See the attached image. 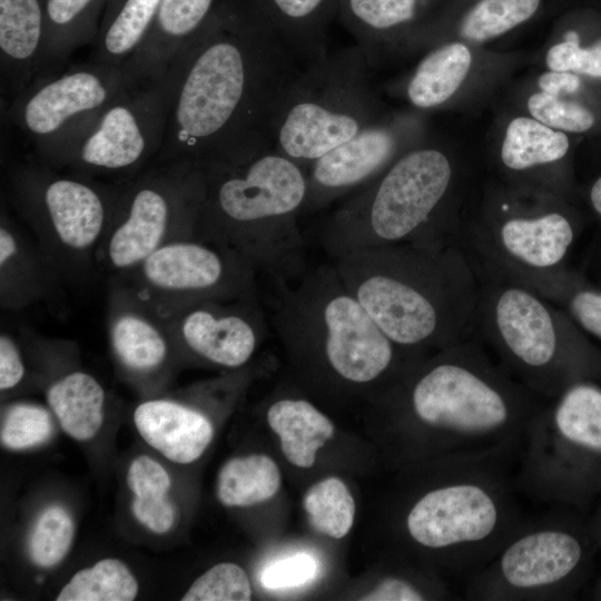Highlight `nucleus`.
Returning a JSON list of instances; mask_svg holds the SVG:
<instances>
[{
	"instance_id": "1",
	"label": "nucleus",
	"mask_w": 601,
	"mask_h": 601,
	"mask_svg": "<svg viewBox=\"0 0 601 601\" xmlns=\"http://www.w3.org/2000/svg\"><path fill=\"white\" fill-rule=\"evenodd\" d=\"M303 68L248 0H220L183 51L152 165L197 164L268 139L277 105Z\"/></svg>"
},
{
	"instance_id": "2",
	"label": "nucleus",
	"mask_w": 601,
	"mask_h": 601,
	"mask_svg": "<svg viewBox=\"0 0 601 601\" xmlns=\"http://www.w3.org/2000/svg\"><path fill=\"white\" fill-rule=\"evenodd\" d=\"M195 165L203 180L196 237L233 250L275 285L299 278L307 168L267 138Z\"/></svg>"
},
{
	"instance_id": "3",
	"label": "nucleus",
	"mask_w": 601,
	"mask_h": 601,
	"mask_svg": "<svg viewBox=\"0 0 601 601\" xmlns=\"http://www.w3.org/2000/svg\"><path fill=\"white\" fill-rule=\"evenodd\" d=\"M333 259L348 292L397 345L445 348L473 336L480 282L459 244L370 247Z\"/></svg>"
},
{
	"instance_id": "4",
	"label": "nucleus",
	"mask_w": 601,
	"mask_h": 601,
	"mask_svg": "<svg viewBox=\"0 0 601 601\" xmlns=\"http://www.w3.org/2000/svg\"><path fill=\"white\" fill-rule=\"evenodd\" d=\"M455 185L449 154L417 145L344 197L325 218L321 243L332 258L390 245H456L463 218L452 204Z\"/></svg>"
},
{
	"instance_id": "5",
	"label": "nucleus",
	"mask_w": 601,
	"mask_h": 601,
	"mask_svg": "<svg viewBox=\"0 0 601 601\" xmlns=\"http://www.w3.org/2000/svg\"><path fill=\"white\" fill-rule=\"evenodd\" d=\"M275 286L273 329L295 356L321 361L344 384H372L393 368L401 352L412 351L386 336L333 263Z\"/></svg>"
},
{
	"instance_id": "6",
	"label": "nucleus",
	"mask_w": 601,
	"mask_h": 601,
	"mask_svg": "<svg viewBox=\"0 0 601 601\" xmlns=\"http://www.w3.org/2000/svg\"><path fill=\"white\" fill-rule=\"evenodd\" d=\"M9 188L17 215L62 283L76 285L91 278L120 181H101L37 160L12 168Z\"/></svg>"
},
{
	"instance_id": "7",
	"label": "nucleus",
	"mask_w": 601,
	"mask_h": 601,
	"mask_svg": "<svg viewBox=\"0 0 601 601\" xmlns=\"http://www.w3.org/2000/svg\"><path fill=\"white\" fill-rule=\"evenodd\" d=\"M370 68L356 43L304 67L272 117V146L307 168L382 117Z\"/></svg>"
},
{
	"instance_id": "8",
	"label": "nucleus",
	"mask_w": 601,
	"mask_h": 601,
	"mask_svg": "<svg viewBox=\"0 0 601 601\" xmlns=\"http://www.w3.org/2000/svg\"><path fill=\"white\" fill-rule=\"evenodd\" d=\"M477 278L474 334L514 366L569 384L601 374V353L561 307L522 284Z\"/></svg>"
},
{
	"instance_id": "9",
	"label": "nucleus",
	"mask_w": 601,
	"mask_h": 601,
	"mask_svg": "<svg viewBox=\"0 0 601 601\" xmlns=\"http://www.w3.org/2000/svg\"><path fill=\"white\" fill-rule=\"evenodd\" d=\"M183 65V52L158 79L129 89L69 135L38 154L52 168L126 180L156 159Z\"/></svg>"
},
{
	"instance_id": "10",
	"label": "nucleus",
	"mask_w": 601,
	"mask_h": 601,
	"mask_svg": "<svg viewBox=\"0 0 601 601\" xmlns=\"http://www.w3.org/2000/svg\"><path fill=\"white\" fill-rule=\"evenodd\" d=\"M554 201L528 207L514 196L495 195L463 218L459 244L476 276L526 285L569 267L583 226L574 210Z\"/></svg>"
},
{
	"instance_id": "11",
	"label": "nucleus",
	"mask_w": 601,
	"mask_h": 601,
	"mask_svg": "<svg viewBox=\"0 0 601 601\" xmlns=\"http://www.w3.org/2000/svg\"><path fill=\"white\" fill-rule=\"evenodd\" d=\"M201 195V175L191 162L151 165L121 180L97 253V272L109 277L125 274L159 247L195 237Z\"/></svg>"
},
{
	"instance_id": "12",
	"label": "nucleus",
	"mask_w": 601,
	"mask_h": 601,
	"mask_svg": "<svg viewBox=\"0 0 601 601\" xmlns=\"http://www.w3.org/2000/svg\"><path fill=\"white\" fill-rule=\"evenodd\" d=\"M257 273L230 249L186 237L170 242L116 278L160 317L215 299L258 295Z\"/></svg>"
},
{
	"instance_id": "13",
	"label": "nucleus",
	"mask_w": 601,
	"mask_h": 601,
	"mask_svg": "<svg viewBox=\"0 0 601 601\" xmlns=\"http://www.w3.org/2000/svg\"><path fill=\"white\" fill-rule=\"evenodd\" d=\"M440 357L414 377L410 401L430 425L464 433L493 430L509 417L510 394L469 337L442 348Z\"/></svg>"
},
{
	"instance_id": "14",
	"label": "nucleus",
	"mask_w": 601,
	"mask_h": 601,
	"mask_svg": "<svg viewBox=\"0 0 601 601\" xmlns=\"http://www.w3.org/2000/svg\"><path fill=\"white\" fill-rule=\"evenodd\" d=\"M142 81L128 61L109 66L90 60L36 79L12 98L8 117L40 154Z\"/></svg>"
},
{
	"instance_id": "15",
	"label": "nucleus",
	"mask_w": 601,
	"mask_h": 601,
	"mask_svg": "<svg viewBox=\"0 0 601 601\" xmlns=\"http://www.w3.org/2000/svg\"><path fill=\"white\" fill-rule=\"evenodd\" d=\"M410 117H380L307 167L303 214L322 210L366 185L417 146V125Z\"/></svg>"
},
{
	"instance_id": "16",
	"label": "nucleus",
	"mask_w": 601,
	"mask_h": 601,
	"mask_svg": "<svg viewBox=\"0 0 601 601\" xmlns=\"http://www.w3.org/2000/svg\"><path fill=\"white\" fill-rule=\"evenodd\" d=\"M162 319L176 351L226 368L245 365L267 329L258 295L201 302Z\"/></svg>"
},
{
	"instance_id": "17",
	"label": "nucleus",
	"mask_w": 601,
	"mask_h": 601,
	"mask_svg": "<svg viewBox=\"0 0 601 601\" xmlns=\"http://www.w3.org/2000/svg\"><path fill=\"white\" fill-rule=\"evenodd\" d=\"M107 332L117 363L136 377H151L176 352L164 319L130 287L109 278Z\"/></svg>"
},
{
	"instance_id": "18",
	"label": "nucleus",
	"mask_w": 601,
	"mask_h": 601,
	"mask_svg": "<svg viewBox=\"0 0 601 601\" xmlns=\"http://www.w3.org/2000/svg\"><path fill=\"white\" fill-rule=\"evenodd\" d=\"M497 512L479 486L459 484L428 492L411 510L412 538L430 548H443L486 538L495 528Z\"/></svg>"
},
{
	"instance_id": "19",
	"label": "nucleus",
	"mask_w": 601,
	"mask_h": 601,
	"mask_svg": "<svg viewBox=\"0 0 601 601\" xmlns=\"http://www.w3.org/2000/svg\"><path fill=\"white\" fill-rule=\"evenodd\" d=\"M62 280L28 229L0 215V305L18 312L61 292Z\"/></svg>"
},
{
	"instance_id": "20",
	"label": "nucleus",
	"mask_w": 601,
	"mask_h": 601,
	"mask_svg": "<svg viewBox=\"0 0 601 601\" xmlns=\"http://www.w3.org/2000/svg\"><path fill=\"white\" fill-rule=\"evenodd\" d=\"M46 0H0L1 91L16 97L41 70Z\"/></svg>"
},
{
	"instance_id": "21",
	"label": "nucleus",
	"mask_w": 601,
	"mask_h": 601,
	"mask_svg": "<svg viewBox=\"0 0 601 601\" xmlns=\"http://www.w3.org/2000/svg\"><path fill=\"white\" fill-rule=\"evenodd\" d=\"M220 0H161L152 24L128 60L144 80L161 78L213 17Z\"/></svg>"
},
{
	"instance_id": "22",
	"label": "nucleus",
	"mask_w": 601,
	"mask_h": 601,
	"mask_svg": "<svg viewBox=\"0 0 601 601\" xmlns=\"http://www.w3.org/2000/svg\"><path fill=\"white\" fill-rule=\"evenodd\" d=\"M134 423L149 446L178 464L197 461L214 436L213 424L206 415L167 398L140 403L134 412Z\"/></svg>"
},
{
	"instance_id": "23",
	"label": "nucleus",
	"mask_w": 601,
	"mask_h": 601,
	"mask_svg": "<svg viewBox=\"0 0 601 601\" xmlns=\"http://www.w3.org/2000/svg\"><path fill=\"white\" fill-rule=\"evenodd\" d=\"M248 1L303 67L329 52L328 30L339 0Z\"/></svg>"
},
{
	"instance_id": "24",
	"label": "nucleus",
	"mask_w": 601,
	"mask_h": 601,
	"mask_svg": "<svg viewBox=\"0 0 601 601\" xmlns=\"http://www.w3.org/2000/svg\"><path fill=\"white\" fill-rule=\"evenodd\" d=\"M582 546L570 533L544 531L514 542L503 554L501 568L516 588H535L568 577L582 559Z\"/></svg>"
},
{
	"instance_id": "25",
	"label": "nucleus",
	"mask_w": 601,
	"mask_h": 601,
	"mask_svg": "<svg viewBox=\"0 0 601 601\" xmlns=\"http://www.w3.org/2000/svg\"><path fill=\"white\" fill-rule=\"evenodd\" d=\"M422 6L423 0H339L337 18L371 65L384 45L415 23Z\"/></svg>"
},
{
	"instance_id": "26",
	"label": "nucleus",
	"mask_w": 601,
	"mask_h": 601,
	"mask_svg": "<svg viewBox=\"0 0 601 601\" xmlns=\"http://www.w3.org/2000/svg\"><path fill=\"white\" fill-rule=\"evenodd\" d=\"M107 0H46V37L37 79L58 73L70 55L93 42Z\"/></svg>"
},
{
	"instance_id": "27",
	"label": "nucleus",
	"mask_w": 601,
	"mask_h": 601,
	"mask_svg": "<svg viewBox=\"0 0 601 601\" xmlns=\"http://www.w3.org/2000/svg\"><path fill=\"white\" fill-rule=\"evenodd\" d=\"M50 411L61 428L77 441H88L100 431L105 418L106 392L89 373L65 372L46 390Z\"/></svg>"
},
{
	"instance_id": "28",
	"label": "nucleus",
	"mask_w": 601,
	"mask_h": 601,
	"mask_svg": "<svg viewBox=\"0 0 601 601\" xmlns=\"http://www.w3.org/2000/svg\"><path fill=\"white\" fill-rule=\"evenodd\" d=\"M266 417L279 437L283 454L298 467H311L317 451L334 435L329 418L304 398L275 401Z\"/></svg>"
},
{
	"instance_id": "29",
	"label": "nucleus",
	"mask_w": 601,
	"mask_h": 601,
	"mask_svg": "<svg viewBox=\"0 0 601 601\" xmlns=\"http://www.w3.org/2000/svg\"><path fill=\"white\" fill-rule=\"evenodd\" d=\"M161 0H107L93 43L91 61L119 66L144 42Z\"/></svg>"
},
{
	"instance_id": "30",
	"label": "nucleus",
	"mask_w": 601,
	"mask_h": 601,
	"mask_svg": "<svg viewBox=\"0 0 601 601\" xmlns=\"http://www.w3.org/2000/svg\"><path fill=\"white\" fill-rule=\"evenodd\" d=\"M472 65V53L463 42L433 48L415 67L403 87L410 104L421 110L447 102L460 89Z\"/></svg>"
},
{
	"instance_id": "31",
	"label": "nucleus",
	"mask_w": 601,
	"mask_h": 601,
	"mask_svg": "<svg viewBox=\"0 0 601 601\" xmlns=\"http://www.w3.org/2000/svg\"><path fill=\"white\" fill-rule=\"evenodd\" d=\"M570 149L565 132L553 129L533 117L513 118L505 130L500 149L503 168L513 176L524 177L533 171L561 162Z\"/></svg>"
},
{
	"instance_id": "32",
	"label": "nucleus",
	"mask_w": 601,
	"mask_h": 601,
	"mask_svg": "<svg viewBox=\"0 0 601 601\" xmlns=\"http://www.w3.org/2000/svg\"><path fill=\"white\" fill-rule=\"evenodd\" d=\"M560 434L585 454L601 457V386L591 378L566 386L554 412Z\"/></svg>"
},
{
	"instance_id": "33",
	"label": "nucleus",
	"mask_w": 601,
	"mask_h": 601,
	"mask_svg": "<svg viewBox=\"0 0 601 601\" xmlns=\"http://www.w3.org/2000/svg\"><path fill=\"white\" fill-rule=\"evenodd\" d=\"M126 481L134 495L131 512L136 520L156 534L167 533L176 519L168 500L171 479L167 470L152 457L139 455L131 461Z\"/></svg>"
},
{
	"instance_id": "34",
	"label": "nucleus",
	"mask_w": 601,
	"mask_h": 601,
	"mask_svg": "<svg viewBox=\"0 0 601 601\" xmlns=\"http://www.w3.org/2000/svg\"><path fill=\"white\" fill-rule=\"evenodd\" d=\"M280 481L277 464L267 455L233 457L218 472L216 494L225 506H249L272 499Z\"/></svg>"
},
{
	"instance_id": "35",
	"label": "nucleus",
	"mask_w": 601,
	"mask_h": 601,
	"mask_svg": "<svg viewBox=\"0 0 601 601\" xmlns=\"http://www.w3.org/2000/svg\"><path fill=\"white\" fill-rule=\"evenodd\" d=\"M561 307L587 335L601 342V287L566 267L524 285Z\"/></svg>"
},
{
	"instance_id": "36",
	"label": "nucleus",
	"mask_w": 601,
	"mask_h": 601,
	"mask_svg": "<svg viewBox=\"0 0 601 601\" xmlns=\"http://www.w3.org/2000/svg\"><path fill=\"white\" fill-rule=\"evenodd\" d=\"M138 582L118 559L106 558L79 570L58 593V601H131Z\"/></svg>"
},
{
	"instance_id": "37",
	"label": "nucleus",
	"mask_w": 601,
	"mask_h": 601,
	"mask_svg": "<svg viewBox=\"0 0 601 601\" xmlns=\"http://www.w3.org/2000/svg\"><path fill=\"white\" fill-rule=\"evenodd\" d=\"M303 505L312 526L324 535L342 539L352 529L355 502L338 477H327L311 486Z\"/></svg>"
},
{
	"instance_id": "38",
	"label": "nucleus",
	"mask_w": 601,
	"mask_h": 601,
	"mask_svg": "<svg viewBox=\"0 0 601 601\" xmlns=\"http://www.w3.org/2000/svg\"><path fill=\"white\" fill-rule=\"evenodd\" d=\"M540 2L541 0H480L462 19L460 33L472 42L500 37L533 17Z\"/></svg>"
},
{
	"instance_id": "39",
	"label": "nucleus",
	"mask_w": 601,
	"mask_h": 601,
	"mask_svg": "<svg viewBox=\"0 0 601 601\" xmlns=\"http://www.w3.org/2000/svg\"><path fill=\"white\" fill-rule=\"evenodd\" d=\"M75 538L70 513L60 505H50L37 519L29 539V553L40 568H53L68 554Z\"/></svg>"
},
{
	"instance_id": "40",
	"label": "nucleus",
	"mask_w": 601,
	"mask_h": 601,
	"mask_svg": "<svg viewBox=\"0 0 601 601\" xmlns=\"http://www.w3.org/2000/svg\"><path fill=\"white\" fill-rule=\"evenodd\" d=\"M53 421L49 411L27 402L10 405L3 415L1 444L10 450H26L45 443L51 436Z\"/></svg>"
},
{
	"instance_id": "41",
	"label": "nucleus",
	"mask_w": 601,
	"mask_h": 601,
	"mask_svg": "<svg viewBox=\"0 0 601 601\" xmlns=\"http://www.w3.org/2000/svg\"><path fill=\"white\" fill-rule=\"evenodd\" d=\"M252 587L247 573L231 562L218 563L198 577L183 601H248Z\"/></svg>"
},
{
	"instance_id": "42",
	"label": "nucleus",
	"mask_w": 601,
	"mask_h": 601,
	"mask_svg": "<svg viewBox=\"0 0 601 601\" xmlns=\"http://www.w3.org/2000/svg\"><path fill=\"white\" fill-rule=\"evenodd\" d=\"M528 110L536 120L563 132L581 134L594 125V116L584 106L543 91L529 98Z\"/></svg>"
},
{
	"instance_id": "43",
	"label": "nucleus",
	"mask_w": 601,
	"mask_h": 601,
	"mask_svg": "<svg viewBox=\"0 0 601 601\" xmlns=\"http://www.w3.org/2000/svg\"><path fill=\"white\" fill-rule=\"evenodd\" d=\"M545 65L552 71H568L601 79V38L581 47L573 31L565 40L553 45L545 55Z\"/></svg>"
},
{
	"instance_id": "44",
	"label": "nucleus",
	"mask_w": 601,
	"mask_h": 601,
	"mask_svg": "<svg viewBox=\"0 0 601 601\" xmlns=\"http://www.w3.org/2000/svg\"><path fill=\"white\" fill-rule=\"evenodd\" d=\"M317 570V561L307 553H300L270 563L262 572L260 582L267 590L295 588L311 582Z\"/></svg>"
},
{
	"instance_id": "45",
	"label": "nucleus",
	"mask_w": 601,
	"mask_h": 601,
	"mask_svg": "<svg viewBox=\"0 0 601 601\" xmlns=\"http://www.w3.org/2000/svg\"><path fill=\"white\" fill-rule=\"evenodd\" d=\"M26 375V365L20 345L13 334L2 328L0 334V390L17 387Z\"/></svg>"
},
{
	"instance_id": "46",
	"label": "nucleus",
	"mask_w": 601,
	"mask_h": 601,
	"mask_svg": "<svg viewBox=\"0 0 601 601\" xmlns=\"http://www.w3.org/2000/svg\"><path fill=\"white\" fill-rule=\"evenodd\" d=\"M365 601H417L423 600L422 594L412 585L398 579H386L374 590L365 594Z\"/></svg>"
},
{
	"instance_id": "47",
	"label": "nucleus",
	"mask_w": 601,
	"mask_h": 601,
	"mask_svg": "<svg viewBox=\"0 0 601 601\" xmlns=\"http://www.w3.org/2000/svg\"><path fill=\"white\" fill-rule=\"evenodd\" d=\"M581 80L579 75L568 71L549 70L539 78L541 91L561 97L562 95L574 93L580 89Z\"/></svg>"
},
{
	"instance_id": "48",
	"label": "nucleus",
	"mask_w": 601,
	"mask_h": 601,
	"mask_svg": "<svg viewBox=\"0 0 601 601\" xmlns=\"http://www.w3.org/2000/svg\"><path fill=\"white\" fill-rule=\"evenodd\" d=\"M588 201L600 226L601 245V175L590 186Z\"/></svg>"
}]
</instances>
